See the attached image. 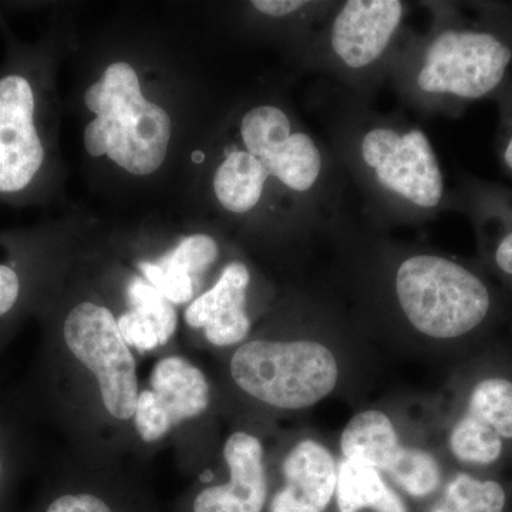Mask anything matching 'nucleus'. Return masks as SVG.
<instances>
[{"label":"nucleus","instance_id":"nucleus-1","mask_svg":"<svg viewBox=\"0 0 512 512\" xmlns=\"http://www.w3.org/2000/svg\"><path fill=\"white\" fill-rule=\"evenodd\" d=\"M318 120L367 221L387 231L427 224L443 211L446 181L423 128L330 82L318 84Z\"/></svg>","mask_w":512,"mask_h":512},{"label":"nucleus","instance_id":"nucleus-2","mask_svg":"<svg viewBox=\"0 0 512 512\" xmlns=\"http://www.w3.org/2000/svg\"><path fill=\"white\" fill-rule=\"evenodd\" d=\"M330 241L365 262L383 305L416 335L456 342L483 329L493 313V292L477 272L433 249L389 241L363 215L349 214Z\"/></svg>","mask_w":512,"mask_h":512},{"label":"nucleus","instance_id":"nucleus-3","mask_svg":"<svg viewBox=\"0 0 512 512\" xmlns=\"http://www.w3.org/2000/svg\"><path fill=\"white\" fill-rule=\"evenodd\" d=\"M431 13L424 32L407 30L387 82L410 109L433 116L460 101L495 92L512 63L511 46L483 29L456 25L446 5L424 3Z\"/></svg>","mask_w":512,"mask_h":512},{"label":"nucleus","instance_id":"nucleus-4","mask_svg":"<svg viewBox=\"0 0 512 512\" xmlns=\"http://www.w3.org/2000/svg\"><path fill=\"white\" fill-rule=\"evenodd\" d=\"M409 10L402 0L333 2L308 30L313 67L330 83L370 100L387 82Z\"/></svg>","mask_w":512,"mask_h":512},{"label":"nucleus","instance_id":"nucleus-5","mask_svg":"<svg viewBox=\"0 0 512 512\" xmlns=\"http://www.w3.org/2000/svg\"><path fill=\"white\" fill-rule=\"evenodd\" d=\"M86 106L96 114L84 131L93 157L106 154L134 175L153 174L167 156L171 120L163 107L144 99L136 70L111 64L103 79L87 89Z\"/></svg>","mask_w":512,"mask_h":512},{"label":"nucleus","instance_id":"nucleus-6","mask_svg":"<svg viewBox=\"0 0 512 512\" xmlns=\"http://www.w3.org/2000/svg\"><path fill=\"white\" fill-rule=\"evenodd\" d=\"M229 370L242 392L286 412L311 409L340 380L338 357L316 339L248 340L235 350Z\"/></svg>","mask_w":512,"mask_h":512},{"label":"nucleus","instance_id":"nucleus-7","mask_svg":"<svg viewBox=\"0 0 512 512\" xmlns=\"http://www.w3.org/2000/svg\"><path fill=\"white\" fill-rule=\"evenodd\" d=\"M447 450L463 470L488 476L512 453V372L485 366L468 380L447 431Z\"/></svg>","mask_w":512,"mask_h":512},{"label":"nucleus","instance_id":"nucleus-8","mask_svg":"<svg viewBox=\"0 0 512 512\" xmlns=\"http://www.w3.org/2000/svg\"><path fill=\"white\" fill-rule=\"evenodd\" d=\"M64 342L72 355L96 377L104 407L117 420L136 413L138 383L136 360L104 306L83 302L64 320Z\"/></svg>","mask_w":512,"mask_h":512},{"label":"nucleus","instance_id":"nucleus-9","mask_svg":"<svg viewBox=\"0 0 512 512\" xmlns=\"http://www.w3.org/2000/svg\"><path fill=\"white\" fill-rule=\"evenodd\" d=\"M36 93L28 77H0V194L32 185L45 163V147L36 126Z\"/></svg>","mask_w":512,"mask_h":512},{"label":"nucleus","instance_id":"nucleus-10","mask_svg":"<svg viewBox=\"0 0 512 512\" xmlns=\"http://www.w3.org/2000/svg\"><path fill=\"white\" fill-rule=\"evenodd\" d=\"M151 390L138 394L134 423L147 443L163 439L175 424L207 410L210 386L200 369L184 357L160 360L151 373Z\"/></svg>","mask_w":512,"mask_h":512},{"label":"nucleus","instance_id":"nucleus-11","mask_svg":"<svg viewBox=\"0 0 512 512\" xmlns=\"http://www.w3.org/2000/svg\"><path fill=\"white\" fill-rule=\"evenodd\" d=\"M251 281V271L244 262H229L210 291L188 306L185 322L204 330L208 342L218 348L244 342L252 326L248 313Z\"/></svg>","mask_w":512,"mask_h":512},{"label":"nucleus","instance_id":"nucleus-12","mask_svg":"<svg viewBox=\"0 0 512 512\" xmlns=\"http://www.w3.org/2000/svg\"><path fill=\"white\" fill-rule=\"evenodd\" d=\"M224 458L229 470L225 484L204 488L192 512H262L268 500V480L261 441L245 431L225 441Z\"/></svg>","mask_w":512,"mask_h":512},{"label":"nucleus","instance_id":"nucleus-13","mask_svg":"<svg viewBox=\"0 0 512 512\" xmlns=\"http://www.w3.org/2000/svg\"><path fill=\"white\" fill-rule=\"evenodd\" d=\"M338 467L325 444L298 441L284 458L285 484L272 498L269 512H325L335 500Z\"/></svg>","mask_w":512,"mask_h":512},{"label":"nucleus","instance_id":"nucleus-14","mask_svg":"<svg viewBox=\"0 0 512 512\" xmlns=\"http://www.w3.org/2000/svg\"><path fill=\"white\" fill-rule=\"evenodd\" d=\"M271 183H275L282 191L291 194L292 198L322 218L330 227L335 228L339 224V221L323 214L318 208L312 207L279 183L269 173L265 164L244 147L229 150L222 163L218 165L214 174L215 197L225 211L235 215H245L261 207Z\"/></svg>","mask_w":512,"mask_h":512},{"label":"nucleus","instance_id":"nucleus-15","mask_svg":"<svg viewBox=\"0 0 512 512\" xmlns=\"http://www.w3.org/2000/svg\"><path fill=\"white\" fill-rule=\"evenodd\" d=\"M220 255V247L207 234L183 239L178 247L158 262H140L148 284L175 305L190 302L198 276L211 268Z\"/></svg>","mask_w":512,"mask_h":512},{"label":"nucleus","instance_id":"nucleus-16","mask_svg":"<svg viewBox=\"0 0 512 512\" xmlns=\"http://www.w3.org/2000/svg\"><path fill=\"white\" fill-rule=\"evenodd\" d=\"M404 444L389 414L377 409L356 413L340 434V456L386 473Z\"/></svg>","mask_w":512,"mask_h":512},{"label":"nucleus","instance_id":"nucleus-17","mask_svg":"<svg viewBox=\"0 0 512 512\" xmlns=\"http://www.w3.org/2000/svg\"><path fill=\"white\" fill-rule=\"evenodd\" d=\"M335 501L338 512H409L386 476L359 460L340 458Z\"/></svg>","mask_w":512,"mask_h":512},{"label":"nucleus","instance_id":"nucleus-18","mask_svg":"<svg viewBox=\"0 0 512 512\" xmlns=\"http://www.w3.org/2000/svg\"><path fill=\"white\" fill-rule=\"evenodd\" d=\"M508 491L491 476L460 470L448 478L429 512H507Z\"/></svg>","mask_w":512,"mask_h":512},{"label":"nucleus","instance_id":"nucleus-19","mask_svg":"<svg viewBox=\"0 0 512 512\" xmlns=\"http://www.w3.org/2000/svg\"><path fill=\"white\" fill-rule=\"evenodd\" d=\"M394 488L413 500H426L439 494L444 485V470L439 458L426 448L406 446L384 473Z\"/></svg>","mask_w":512,"mask_h":512},{"label":"nucleus","instance_id":"nucleus-20","mask_svg":"<svg viewBox=\"0 0 512 512\" xmlns=\"http://www.w3.org/2000/svg\"><path fill=\"white\" fill-rule=\"evenodd\" d=\"M127 296L130 299L131 311L140 313L150 320L160 333L161 345H165L177 329V312L173 303L164 298L154 286L140 278H134L128 284Z\"/></svg>","mask_w":512,"mask_h":512},{"label":"nucleus","instance_id":"nucleus-21","mask_svg":"<svg viewBox=\"0 0 512 512\" xmlns=\"http://www.w3.org/2000/svg\"><path fill=\"white\" fill-rule=\"evenodd\" d=\"M117 325H119L124 342L131 348H136L140 352H148V350L161 346L160 333L156 326L140 313L134 311L123 313L117 319Z\"/></svg>","mask_w":512,"mask_h":512},{"label":"nucleus","instance_id":"nucleus-22","mask_svg":"<svg viewBox=\"0 0 512 512\" xmlns=\"http://www.w3.org/2000/svg\"><path fill=\"white\" fill-rule=\"evenodd\" d=\"M47 512H113L101 498L92 494H67L57 498Z\"/></svg>","mask_w":512,"mask_h":512},{"label":"nucleus","instance_id":"nucleus-23","mask_svg":"<svg viewBox=\"0 0 512 512\" xmlns=\"http://www.w3.org/2000/svg\"><path fill=\"white\" fill-rule=\"evenodd\" d=\"M20 278L15 269L0 264V318L8 315L19 301Z\"/></svg>","mask_w":512,"mask_h":512},{"label":"nucleus","instance_id":"nucleus-24","mask_svg":"<svg viewBox=\"0 0 512 512\" xmlns=\"http://www.w3.org/2000/svg\"><path fill=\"white\" fill-rule=\"evenodd\" d=\"M493 262L501 274L512 279V228L498 239L493 249Z\"/></svg>","mask_w":512,"mask_h":512},{"label":"nucleus","instance_id":"nucleus-25","mask_svg":"<svg viewBox=\"0 0 512 512\" xmlns=\"http://www.w3.org/2000/svg\"><path fill=\"white\" fill-rule=\"evenodd\" d=\"M503 158L504 164L512 171V136L507 141V144H505Z\"/></svg>","mask_w":512,"mask_h":512},{"label":"nucleus","instance_id":"nucleus-26","mask_svg":"<svg viewBox=\"0 0 512 512\" xmlns=\"http://www.w3.org/2000/svg\"><path fill=\"white\" fill-rule=\"evenodd\" d=\"M192 158H194L195 163H202L205 156L201 153V151H197V153L192 154Z\"/></svg>","mask_w":512,"mask_h":512},{"label":"nucleus","instance_id":"nucleus-27","mask_svg":"<svg viewBox=\"0 0 512 512\" xmlns=\"http://www.w3.org/2000/svg\"><path fill=\"white\" fill-rule=\"evenodd\" d=\"M0 474H2V466H0Z\"/></svg>","mask_w":512,"mask_h":512}]
</instances>
